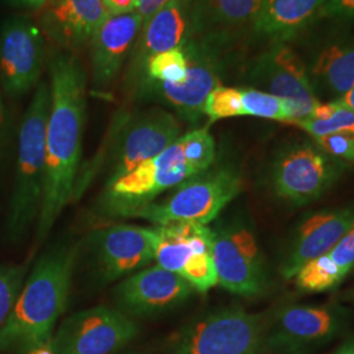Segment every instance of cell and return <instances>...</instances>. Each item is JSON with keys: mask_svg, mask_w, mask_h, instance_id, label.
Here are the masks:
<instances>
[{"mask_svg": "<svg viewBox=\"0 0 354 354\" xmlns=\"http://www.w3.org/2000/svg\"><path fill=\"white\" fill-rule=\"evenodd\" d=\"M340 326L342 315L330 307H283L268 322L264 349L302 354L332 339Z\"/></svg>", "mask_w": 354, "mask_h": 354, "instance_id": "obj_17", "label": "cell"}, {"mask_svg": "<svg viewBox=\"0 0 354 354\" xmlns=\"http://www.w3.org/2000/svg\"><path fill=\"white\" fill-rule=\"evenodd\" d=\"M252 88L260 89L290 102L295 124L308 118L320 104L301 57L285 42H274L254 58L250 73Z\"/></svg>", "mask_w": 354, "mask_h": 354, "instance_id": "obj_12", "label": "cell"}, {"mask_svg": "<svg viewBox=\"0 0 354 354\" xmlns=\"http://www.w3.org/2000/svg\"><path fill=\"white\" fill-rule=\"evenodd\" d=\"M50 77L45 188L32 254L49 236L64 207L73 203L83 150L86 71L75 55L59 53L51 59Z\"/></svg>", "mask_w": 354, "mask_h": 354, "instance_id": "obj_1", "label": "cell"}, {"mask_svg": "<svg viewBox=\"0 0 354 354\" xmlns=\"http://www.w3.org/2000/svg\"><path fill=\"white\" fill-rule=\"evenodd\" d=\"M193 291L187 279L156 264L122 279L113 297L117 308L129 317H152L187 302Z\"/></svg>", "mask_w": 354, "mask_h": 354, "instance_id": "obj_16", "label": "cell"}, {"mask_svg": "<svg viewBox=\"0 0 354 354\" xmlns=\"http://www.w3.org/2000/svg\"><path fill=\"white\" fill-rule=\"evenodd\" d=\"M172 0H140L138 8L136 12L138 13L142 19V28L147 24L156 12H159L165 6L171 3Z\"/></svg>", "mask_w": 354, "mask_h": 354, "instance_id": "obj_35", "label": "cell"}, {"mask_svg": "<svg viewBox=\"0 0 354 354\" xmlns=\"http://www.w3.org/2000/svg\"><path fill=\"white\" fill-rule=\"evenodd\" d=\"M244 189L236 168L210 167L180 184L162 201H155L131 215L152 226L171 222H196L209 225Z\"/></svg>", "mask_w": 354, "mask_h": 354, "instance_id": "obj_6", "label": "cell"}, {"mask_svg": "<svg viewBox=\"0 0 354 354\" xmlns=\"http://www.w3.org/2000/svg\"><path fill=\"white\" fill-rule=\"evenodd\" d=\"M268 320L239 307L221 308L192 322L168 354H261Z\"/></svg>", "mask_w": 354, "mask_h": 354, "instance_id": "obj_8", "label": "cell"}, {"mask_svg": "<svg viewBox=\"0 0 354 354\" xmlns=\"http://www.w3.org/2000/svg\"><path fill=\"white\" fill-rule=\"evenodd\" d=\"M307 71L317 95L319 91L335 100L342 99L354 84V39L324 46Z\"/></svg>", "mask_w": 354, "mask_h": 354, "instance_id": "obj_24", "label": "cell"}, {"mask_svg": "<svg viewBox=\"0 0 354 354\" xmlns=\"http://www.w3.org/2000/svg\"><path fill=\"white\" fill-rule=\"evenodd\" d=\"M28 268V263L0 266V328L10 317L24 286Z\"/></svg>", "mask_w": 354, "mask_h": 354, "instance_id": "obj_29", "label": "cell"}, {"mask_svg": "<svg viewBox=\"0 0 354 354\" xmlns=\"http://www.w3.org/2000/svg\"><path fill=\"white\" fill-rule=\"evenodd\" d=\"M241 115L295 124V109L290 102L252 87L241 88Z\"/></svg>", "mask_w": 354, "mask_h": 354, "instance_id": "obj_26", "label": "cell"}, {"mask_svg": "<svg viewBox=\"0 0 354 354\" xmlns=\"http://www.w3.org/2000/svg\"><path fill=\"white\" fill-rule=\"evenodd\" d=\"M215 155L214 137L209 127L181 134L160 153L106 184L97 200L99 213L131 218L167 190L210 168L214 165Z\"/></svg>", "mask_w": 354, "mask_h": 354, "instance_id": "obj_3", "label": "cell"}, {"mask_svg": "<svg viewBox=\"0 0 354 354\" xmlns=\"http://www.w3.org/2000/svg\"><path fill=\"white\" fill-rule=\"evenodd\" d=\"M45 59V37L29 17L10 19L0 32V77L7 93L20 96L36 86Z\"/></svg>", "mask_w": 354, "mask_h": 354, "instance_id": "obj_15", "label": "cell"}, {"mask_svg": "<svg viewBox=\"0 0 354 354\" xmlns=\"http://www.w3.org/2000/svg\"><path fill=\"white\" fill-rule=\"evenodd\" d=\"M213 231V259L218 285L244 298L261 294L266 286V263L251 227L234 221Z\"/></svg>", "mask_w": 354, "mask_h": 354, "instance_id": "obj_11", "label": "cell"}, {"mask_svg": "<svg viewBox=\"0 0 354 354\" xmlns=\"http://www.w3.org/2000/svg\"><path fill=\"white\" fill-rule=\"evenodd\" d=\"M79 250L77 243L66 241L38 259L0 328V351L28 353L50 342L67 307Z\"/></svg>", "mask_w": 354, "mask_h": 354, "instance_id": "obj_2", "label": "cell"}, {"mask_svg": "<svg viewBox=\"0 0 354 354\" xmlns=\"http://www.w3.org/2000/svg\"><path fill=\"white\" fill-rule=\"evenodd\" d=\"M11 1L17 6H24L29 8H42L46 0H11Z\"/></svg>", "mask_w": 354, "mask_h": 354, "instance_id": "obj_37", "label": "cell"}, {"mask_svg": "<svg viewBox=\"0 0 354 354\" xmlns=\"http://www.w3.org/2000/svg\"><path fill=\"white\" fill-rule=\"evenodd\" d=\"M354 17V0H328L320 17Z\"/></svg>", "mask_w": 354, "mask_h": 354, "instance_id": "obj_33", "label": "cell"}, {"mask_svg": "<svg viewBox=\"0 0 354 354\" xmlns=\"http://www.w3.org/2000/svg\"><path fill=\"white\" fill-rule=\"evenodd\" d=\"M42 7L45 35L64 49L83 46L109 16L102 0H46Z\"/></svg>", "mask_w": 354, "mask_h": 354, "instance_id": "obj_21", "label": "cell"}, {"mask_svg": "<svg viewBox=\"0 0 354 354\" xmlns=\"http://www.w3.org/2000/svg\"><path fill=\"white\" fill-rule=\"evenodd\" d=\"M180 136L178 118L159 106L115 115L100 153L79 172L73 203L84 194L100 172L105 176V185L111 184L160 153Z\"/></svg>", "mask_w": 354, "mask_h": 354, "instance_id": "obj_4", "label": "cell"}, {"mask_svg": "<svg viewBox=\"0 0 354 354\" xmlns=\"http://www.w3.org/2000/svg\"><path fill=\"white\" fill-rule=\"evenodd\" d=\"M264 0H189L192 37L227 36V30L252 26Z\"/></svg>", "mask_w": 354, "mask_h": 354, "instance_id": "obj_23", "label": "cell"}, {"mask_svg": "<svg viewBox=\"0 0 354 354\" xmlns=\"http://www.w3.org/2000/svg\"><path fill=\"white\" fill-rule=\"evenodd\" d=\"M336 159L315 145L304 142L279 152L272 167V183L281 198L295 205L313 203L339 176Z\"/></svg>", "mask_w": 354, "mask_h": 354, "instance_id": "obj_13", "label": "cell"}, {"mask_svg": "<svg viewBox=\"0 0 354 354\" xmlns=\"http://www.w3.org/2000/svg\"><path fill=\"white\" fill-rule=\"evenodd\" d=\"M192 38L189 0H172L142 28L136 42L130 77L137 83L147 59L159 53L184 48Z\"/></svg>", "mask_w": 354, "mask_h": 354, "instance_id": "obj_19", "label": "cell"}, {"mask_svg": "<svg viewBox=\"0 0 354 354\" xmlns=\"http://www.w3.org/2000/svg\"><path fill=\"white\" fill-rule=\"evenodd\" d=\"M315 143L333 159L354 163V133L324 136L315 138Z\"/></svg>", "mask_w": 354, "mask_h": 354, "instance_id": "obj_31", "label": "cell"}, {"mask_svg": "<svg viewBox=\"0 0 354 354\" xmlns=\"http://www.w3.org/2000/svg\"><path fill=\"white\" fill-rule=\"evenodd\" d=\"M346 274L326 253L302 266L294 279L299 290L324 291L337 286Z\"/></svg>", "mask_w": 354, "mask_h": 354, "instance_id": "obj_27", "label": "cell"}, {"mask_svg": "<svg viewBox=\"0 0 354 354\" xmlns=\"http://www.w3.org/2000/svg\"><path fill=\"white\" fill-rule=\"evenodd\" d=\"M188 58L183 48L155 54L147 59L140 80L163 84H180L187 79ZM137 82V83H138Z\"/></svg>", "mask_w": 354, "mask_h": 354, "instance_id": "obj_28", "label": "cell"}, {"mask_svg": "<svg viewBox=\"0 0 354 354\" xmlns=\"http://www.w3.org/2000/svg\"><path fill=\"white\" fill-rule=\"evenodd\" d=\"M151 228L158 266L187 279L200 292L218 285L213 228L196 222H171Z\"/></svg>", "mask_w": 354, "mask_h": 354, "instance_id": "obj_9", "label": "cell"}, {"mask_svg": "<svg viewBox=\"0 0 354 354\" xmlns=\"http://www.w3.org/2000/svg\"><path fill=\"white\" fill-rule=\"evenodd\" d=\"M328 0H264L252 29L261 36L285 42L301 33L313 20L320 17Z\"/></svg>", "mask_w": 354, "mask_h": 354, "instance_id": "obj_22", "label": "cell"}, {"mask_svg": "<svg viewBox=\"0 0 354 354\" xmlns=\"http://www.w3.org/2000/svg\"><path fill=\"white\" fill-rule=\"evenodd\" d=\"M314 140L330 134L354 133V112L342 102L319 104L311 115L297 124Z\"/></svg>", "mask_w": 354, "mask_h": 354, "instance_id": "obj_25", "label": "cell"}, {"mask_svg": "<svg viewBox=\"0 0 354 354\" xmlns=\"http://www.w3.org/2000/svg\"><path fill=\"white\" fill-rule=\"evenodd\" d=\"M142 30L137 12L108 16L91 38L92 76L96 87L113 82Z\"/></svg>", "mask_w": 354, "mask_h": 354, "instance_id": "obj_20", "label": "cell"}, {"mask_svg": "<svg viewBox=\"0 0 354 354\" xmlns=\"http://www.w3.org/2000/svg\"><path fill=\"white\" fill-rule=\"evenodd\" d=\"M353 226V207L322 212L307 218L298 228L281 266L282 276L292 279L308 261L328 253Z\"/></svg>", "mask_w": 354, "mask_h": 354, "instance_id": "obj_18", "label": "cell"}, {"mask_svg": "<svg viewBox=\"0 0 354 354\" xmlns=\"http://www.w3.org/2000/svg\"><path fill=\"white\" fill-rule=\"evenodd\" d=\"M125 354H140V353H137V352H129V353H125Z\"/></svg>", "mask_w": 354, "mask_h": 354, "instance_id": "obj_41", "label": "cell"}, {"mask_svg": "<svg viewBox=\"0 0 354 354\" xmlns=\"http://www.w3.org/2000/svg\"><path fill=\"white\" fill-rule=\"evenodd\" d=\"M102 4L109 16L136 12L140 0H102Z\"/></svg>", "mask_w": 354, "mask_h": 354, "instance_id": "obj_34", "label": "cell"}, {"mask_svg": "<svg viewBox=\"0 0 354 354\" xmlns=\"http://www.w3.org/2000/svg\"><path fill=\"white\" fill-rule=\"evenodd\" d=\"M50 84L42 82L26 109L19 134L17 165L7 234L17 243L38 219L46 175V129L50 113Z\"/></svg>", "mask_w": 354, "mask_h": 354, "instance_id": "obj_5", "label": "cell"}, {"mask_svg": "<svg viewBox=\"0 0 354 354\" xmlns=\"http://www.w3.org/2000/svg\"><path fill=\"white\" fill-rule=\"evenodd\" d=\"M336 354H354V342L353 344H349V345L344 346V348L340 349Z\"/></svg>", "mask_w": 354, "mask_h": 354, "instance_id": "obj_40", "label": "cell"}, {"mask_svg": "<svg viewBox=\"0 0 354 354\" xmlns=\"http://www.w3.org/2000/svg\"><path fill=\"white\" fill-rule=\"evenodd\" d=\"M328 254L345 273H349L354 266V226L329 251Z\"/></svg>", "mask_w": 354, "mask_h": 354, "instance_id": "obj_32", "label": "cell"}, {"mask_svg": "<svg viewBox=\"0 0 354 354\" xmlns=\"http://www.w3.org/2000/svg\"><path fill=\"white\" fill-rule=\"evenodd\" d=\"M3 127H4V109H3V104L0 99V145H1V138H3Z\"/></svg>", "mask_w": 354, "mask_h": 354, "instance_id": "obj_39", "label": "cell"}, {"mask_svg": "<svg viewBox=\"0 0 354 354\" xmlns=\"http://www.w3.org/2000/svg\"><path fill=\"white\" fill-rule=\"evenodd\" d=\"M203 115L210 122L241 117V88L218 86L213 89L203 105Z\"/></svg>", "mask_w": 354, "mask_h": 354, "instance_id": "obj_30", "label": "cell"}, {"mask_svg": "<svg viewBox=\"0 0 354 354\" xmlns=\"http://www.w3.org/2000/svg\"><path fill=\"white\" fill-rule=\"evenodd\" d=\"M336 102H342V105L348 106L349 109H352L354 112V84L352 86V88L349 89L342 99L336 100Z\"/></svg>", "mask_w": 354, "mask_h": 354, "instance_id": "obj_36", "label": "cell"}, {"mask_svg": "<svg viewBox=\"0 0 354 354\" xmlns=\"http://www.w3.org/2000/svg\"><path fill=\"white\" fill-rule=\"evenodd\" d=\"M137 335L133 317L117 307L96 306L64 319L50 344L54 354H115Z\"/></svg>", "mask_w": 354, "mask_h": 354, "instance_id": "obj_10", "label": "cell"}, {"mask_svg": "<svg viewBox=\"0 0 354 354\" xmlns=\"http://www.w3.org/2000/svg\"><path fill=\"white\" fill-rule=\"evenodd\" d=\"M227 36L192 37L183 48L188 58L187 79L180 84L140 80L137 89L142 97L165 102L183 120L196 124L203 115V105L213 89L222 86V50Z\"/></svg>", "mask_w": 354, "mask_h": 354, "instance_id": "obj_7", "label": "cell"}, {"mask_svg": "<svg viewBox=\"0 0 354 354\" xmlns=\"http://www.w3.org/2000/svg\"><path fill=\"white\" fill-rule=\"evenodd\" d=\"M26 354H54L53 352V348H51L50 342L42 346H38L36 349H32L30 352H28Z\"/></svg>", "mask_w": 354, "mask_h": 354, "instance_id": "obj_38", "label": "cell"}, {"mask_svg": "<svg viewBox=\"0 0 354 354\" xmlns=\"http://www.w3.org/2000/svg\"><path fill=\"white\" fill-rule=\"evenodd\" d=\"M89 253L102 282L125 279L155 261L151 227L117 223L92 231Z\"/></svg>", "mask_w": 354, "mask_h": 354, "instance_id": "obj_14", "label": "cell"}]
</instances>
